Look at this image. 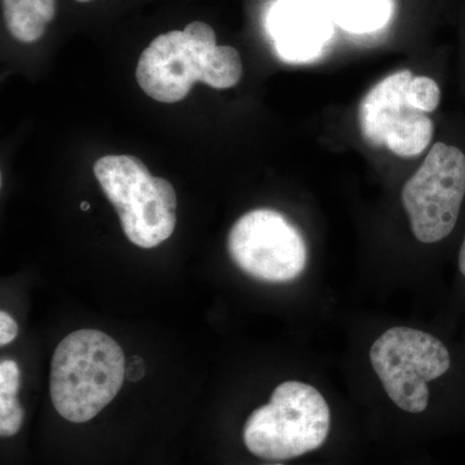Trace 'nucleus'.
<instances>
[{
	"mask_svg": "<svg viewBox=\"0 0 465 465\" xmlns=\"http://www.w3.org/2000/svg\"><path fill=\"white\" fill-rule=\"evenodd\" d=\"M81 208L84 211L90 210V203H87V202H82Z\"/></svg>",
	"mask_w": 465,
	"mask_h": 465,
	"instance_id": "nucleus-15",
	"label": "nucleus"
},
{
	"mask_svg": "<svg viewBox=\"0 0 465 465\" xmlns=\"http://www.w3.org/2000/svg\"><path fill=\"white\" fill-rule=\"evenodd\" d=\"M370 361L390 399L411 414L427 409V382L446 374L451 365L442 341L409 327L382 333L370 349Z\"/></svg>",
	"mask_w": 465,
	"mask_h": 465,
	"instance_id": "nucleus-7",
	"label": "nucleus"
},
{
	"mask_svg": "<svg viewBox=\"0 0 465 465\" xmlns=\"http://www.w3.org/2000/svg\"><path fill=\"white\" fill-rule=\"evenodd\" d=\"M242 73L240 52L217 45L213 27L194 21L150 43L139 58L136 79L152 99L173 104L185 99L198 82L216 90L234 87Z\"/></svg>",
	"mask_w": 465,
	"mask_h": 465,
	"instance_id": "nucleus-1",
	"label": "nucleus"
},
{
	"mask_svg": "<svg viewBox=\"0 0 465 465\" xmlns=\"http://www.w3.org/2000/svg\"><path fill=\"white\" fill-rule=\"evenodd\" d=\"M20 390V369L11 360L0 363V436L3 439L18 433L24 423L23 406L17 400Z\"/></svg>",
	"mask_w": 465,
	"mask_h": 465,
	"instance_id": "nucleus-12",
	"label": "nucleus"
},
{
	"mask_svg": "<svg viewBox=\"0 0 465 465\" xmlns=\"http://www.w3.org/2000/svg\"><path fill=\"white\" fill-rule=\"evenodd\" d=\"M5 25L15 39L34 43L56 16V0H2Z\"/></svg>",
	"mask_w": 465,
	"mask_h": 465,
	"instance_id": "nucleus-11",
	"label": "nucleus"
},
{
	"mask_svg": "<svg viewBox=\"0 0 465 465\" xmlns=\"http://www.w3.org/2000/svg\"><path fill=\"white\" fill-rule=\"evenodd\" d=\"M76 2H78V3H88V2H92V0H76Z\"/></svg>",
	"mask_w": 465,
	"mask_h": 465,
	"instance_id": "nucleus-16",
	"label": "nucleus"
},
{
	"mask_svg": "<svg viewBox=\"0 0 465 465\" xmlns=\"http://www.w3.org/2000/svg\"><path fill=\"white\" fill-rule=\"evenodd\" d=\"M330 423V407L316 388L284 381L269 403L247 419L244 445L265 460H289L320 449L329 436Z\"/></svg>",
	"mask_w": 465,
	"mask_h": 465,
	"instance_id": "nucleus-4",
	"label": "nucleus"
},
{
	"mask_svg": "<svg viewBox=\"0 0 465 465\" xmlns=\"http://www.w3.org/2000/svg\"><path fill=\"white\" fill-rule=\"evenodd\" d=\"M459 269H460L461 274L465 277V235L460 251H459Z\"/></svg>",
	"mask_w": 465,
	"mask_h": 465,
	"instance_id": "nucleus-14",
	"label": "nucleus"
},
{
	"mask_svg": "<svg viewBox=\"0 0 465 465\" xmlns=\"http://www.w3.org/2000/svg\"><path fill=\"white\" fill-rule=\"evenodd\" d=\"M94 173L118 213L128 241L142 249H154L173 235L177 197L167 180L153 176L134 155L100 158Z\"/></svg>",
	"mask_w": 465,
	"mask_h": 465,
	"instance_id": "nucleus-5",
	"label": "nucleus"
},
{
	"mask_svg": "<svg viewBox=\"0 0 465 465\" xmlns=\"http://www.w3.org/2000/svg\"><path fill=\"white\" fill-rule=\"evenodd\" d=\"M333 25L363 35L381 32L390 25L396 0H314Z\"/></svg>",
	"mask_w": 465,
	"mask_h": 465,
	"instance_id": "nucleus-10",
	"label": "nucleus"
},
{
	"mask_svg": "<svg viewBox=\"0 0 465 465\" xmlns=\"http://www.w3.org/2000/svg\"><path fill=\"white\" fill-rule=\"evenodd\" d=\"M401 198L416 240L432 244L448 238L465 201V150L457 143H434Z\"/></svg>",
	"mask_w": 465,
	"mask_h": 465,
	"instance_id": "nucleus-6",
	"label": "nucleus"
},
{
	"mask_svg": "<svg viewBox=\"0 0 465 465\" xmlns=\"http://www.w3.org/2000/svg\"><path fill=\"white\" fill-rule=\"evenodd\" d=\"M273 465H282V464H273Z\"/></svg>",
	"mask_w": 465,
	"mask_h": 465,
	"instance_id": "nucleus-17",
	"label": "nucleus"
},
{
	"mask_svg": "<svg viewBox=\"0 0 465 465\" xmlns=\"http://www.w3.org/2000/svg\"><path fill=\"white\" fill-rule=\"evenodd\" d=\"M124 375V353L114 339L99 330H78L52 358V403L66 420L85 423L115 399Z\"/></svg>",
	"mask_w": 465,
	"mask_h": 465,
	"instance_id": "nucleus-3",
	"label": "nucleus"
},
{
	"mask_svg": "<svg viewBox=\"0 0 465 465\" xmlns=\"http://www.w3.org/2000/svg\"><path fill=\"white\" fill-rule=\"evenodd\" d=\"M278 56L286 63L316 60L333 35V23L314 0H275L266 18Z\"/></svg>",
	"mask_w": 465,
	"mask_h": 465,
	"instance_id": "nucleus-9",
	"label": "nucleus"
},
{
	"mask_svg": "<svg viewBox=\"0 0 465 465\" xmlns=\"http://www.w3.org/2000/svg\"><path fill=\"white\" fill-rule=\"evenodd\" d=\"M442 91L436 79L400 70L382 78L358 106V127L372 148L414 158L430 148Z\"/></svg>",
	"mask_w": 465,
	"mask_h": 465,
	"instance_id": "nucleus-2",
	"label": "nucleus"
},
{
	"mask_svg": "<svg viewBox=\"0 0 465 465\" xmlns=\"http://www.w3.org/2000/svg\"><path fill=\"white\" fill-rule=\"evenodd\" d=\"M18 333V326L16 321L14 320L7 312H0V345L5 347L16 339Z\"/></svg>",
	"mask_w": 465,
	"mask_h": 465,
	"instance_id": "nucleus-13",
	"label": "nucleus"
},
{
	"mask_svg": "<svg viewBox=\"0 0 465 465\" xmlns=\"http://www.w3.org/2000/svg\"><path fill=\"white\" fill-rule=\"evenodd\" d=\"M228 250L242 272L262 282L296 280L308 262L302 232L286 216L269 208L250 211L235 222Z\"/></svg>",
	"mask_w": 465,
	"mask_h": 465,
	"instance_id": "nucleus-8",
	"label": "nucleus"
}]
</instances>
